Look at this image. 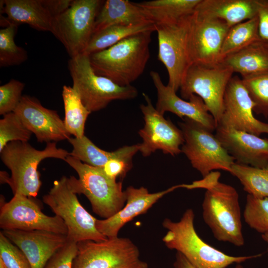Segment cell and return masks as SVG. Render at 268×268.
<instances>
[{
    "instance_id": "6da1fadb",
    "label": "cell",
    "mask_w": 268,
    "mask_h": 268,
    "mask_svg": "<svg viewBox=\"0 0 268 268\" xmlns=\"http://www.w3.org/2000/svg\"><path fill=\"white\" fill-rule=\"evenodd\" d=\"M153 32L138 33L89 55L94 72L120 86L130 85L142 74L150 58Z\"/></svg>"
},
{
    "instance_id": "7a4b0ae2",
    "label": "cell",
    "mask_w": 268,
    "mask_h": 268,
    "mask_svg": "<svg viewBox=\"0 0 268 268\" xmlns=\"http://www.w3.org/2000/svg\"><path fill=\"white\" fill-rule=\"evenodd\" d=\"M220 173L212 172L205 188L202 217L214 238L241 247L244 244L239 194L232 186L219 181Z\"/></svg>"
},
{
    "instance_id": "3957f363",
    "label": "cell",
    "mask_w": 268,
    "mask_h": 268,
    "mask_svg": "<svg viewBox=\"0 0 268 268\" xmlns=\"http://www.w3.org/2000/svg\"><path fill=\"white\" fill-rule=\"evenodd\" d=\"M194 219L195 213L191 208L185 211L178 221L165 218L162 226L167 231L162 241L168 249L181 254L195 268H226L261 256H232L215 249L199 236Z\"/></svg>"
},
{
    "instance_id": "277c9868",
    "label": "cell",
    "mask_w": 268,
    "mask_h": 268,
    "mask_svg": "<svg viewBox=\"0 0 268 268\" xmlns=\"http://www.w3.org/2000/svg\"><path fill=\"white\" fill-rule=\"evenodd\" d=\"M69 154L66 149L58 148L55 142L47 143L43 150L35 148L28 142H10L0 151V157L11 176L4 175L1 183L8 184L13 195L36 198L42 185L38 170L39 163L49 158L65 161Z\"/></svg>"
},
{
    "instance_id": "5b68a950",
    "label": "cell",
    "mask_w": 268,
    "mask_h": 268,
    "mask_svg": "<svg viewBox=\"0 0 268 268\" xmlns=\"http://www.w3.org/2000/svg\"><path fill=\"white\" fill-rule=\"evenodd\" d=\"M66 161L77 173L78 178H68L76 194L84 195L90 201L93 211L103 219L116 214L125 205L126 195L122 183L108 177L101 168L93 167L68 155Z\"/></svg>"
},
{
    "instance_id": "8992f818",
    "label": "cell",
    "mask_w": 268,
    "mask_h": 268,
    "mask_svg": "<svg viewBox=\"0 0 268 268\" xmlns=\"http://www.w3.org/2000/svg\"><path fill=\"white\" fill-rule=\"evenodd\" d=\"M68 68L72 80V87L84 106L91 113L105 108L116 100L134 99L138 95L131 85L122 86L107 77L97 74L84 54L70 58Z\"/></svg>"
},
{
    "instance_id": "52a82bcc",
    "label": "cell",
    "mask_w": 268,
    "mask_h": 268,
    "mask_svg": "<svg viewBox=\"0 0 268 268\" xmlns=\"http://www.w3.org/2000/svg\"><path fill=\"white\" fill-rule=\"evenodd\" d=\"M76 195L69 184L68 178L63 176L54 181L49 193L43 196V201L55 215L63 220L67 228L69 240L77 243L106 239L96 228L97 219L83 207Z\"/></svg>"
},
{
    "instance_id": "ba28073f",
    "label": "cell",
    "mask_w": 268,
    "mask_h": 268,
    "mask_svg": "<svg viewBox=\"0 0 268 268\" xmlns=\"http://www.w3.org/2000/svg\"><path fill=\"white\" fill-rule=\"evenodd\" d=\"M233 71L221 63H193L187 68L180 87L182 97L189 100L192 95L201 97L217 124L224 109V97Z\"/></svg>"
},
{
    "instance_id": "9c48e42d",
    "label": "cell",
    "mask_w": 268,
    "mask_h": 268,
    "mask_svg": "<svg viewBox=\"0 0 268 268\" xmlns=\"http://www.w3.org/2000/svg\"><path fill=\"white\" fill-rule=\"evenodd\" d=\"M104 1L72 0L66 10L54 17L51 32L62 43L70 58L83 53Z\"/></svg>"
},
{
    "instance_id": "30bf717a",
    "label": "cell",
    "mask_w": 268,
    "mask_h": 268,
    "mask_svg": "<svg viewBox=\"0 0 268 268\" xmlns=\"http://www.w3.org/2000/svg\"><path fill=\"white\" fill-rule=\"evenodd\" d=\"M179 123L184 142L181 151L203 177L214 170L230 172L234 159L211 131L188 118Z\"/></svg>"
},
{
    "instance_id": "8fae6325",
    "label": "cell",
    "mask_w": 268,
    "mask_h": 268,
    "mask_svg": "<svg viewBox=\"0 0 268 268\" xmlns=\"http://www.w3.org/2000/svg\"><path fill=\"white\" fill-rule=\"evenodd\" d=\"M72 268H148L137 247L129 238L118 236L102 241L77 243Z\"/></svg>"
},
{
    "instance_id": "7c38bea8",
    "label": "cell",
    "mask_w": 268,
    "mask_h": 268,
    "mask_svg": "<svg viewBox=\"0 0 268 268\" xmlns=\"http://www.w3.org/2000/svg\"><path fill=\"white\" fill-rule=\"evenodd\" d=\"M193 14L176 23L155 25L158 42V59L167 70V85L176 92L180 89L190 66L188 42Z\"/></svg>"
},
{
    "instance_id": "4fadbf2b",
    "label": "cell",
    "mask_w": 268,
    "mask_h": 268,
    "mask_svg": "<svg viewBox=\"0 0 268 268\" xmlns=\"http://www.w3.org/2000/svg\"><path fill=\"white\" fill-rule=\"evenodd\" d=\"M35 198L16 194L8 202L1 197L0 227L4 230H45L64 235L67 228L63 220L44 213Z\"/></svg>"
},
{
    "instance_id": "5bb4252c",
    "label": "cell",
    "mask_w": 268,
    "mask_h": 268,
    "mask_svg": "<svg viewBox=\"0 0 268 268\" xmlns=\"http://www.w3.org/2000/svg\"><path fill=\"white\" fill-rule=\"evenodd\" d=\"M143 96L146 104H141L140 108L143 115L144 126L138 132L142 139L139 151L144 157L157 150L172 156L179 154L182 152L180 146L184 142L182 131L170 120L164 118L153 106L147 94L143 93Z\"/></svg>"
},
{
    "instance_id": "9a60e30c",
    "label": "cell",
    "mask_w": 268,
    "mask_h": 268,
    "mask_svg": "<svg viewBox=\"0 0 268 268\" xmlns=\"http://www.w3.org/2000/svg\"><path fill=\"white\" fill-rule=\"evenodd\" d=\"M230 28L220 20L200 16L194 12L188 36L190 65L220 63L222 46Z\"/></svg>"
},
{
    "instance_id": "2e32d148",
    "label": "cell",
    "mask_w": 268,
    "mask_h": 268,
    "mask_svg": "<svg viewBox=\"0 0 268 268\" xmlns=\"http://www.w3.org/2000/svg\"><path fill=\"white\" fill-rule=\"evenodd\" d=\"M72 0H2L0 22L17 26L27 24L41 31L51 32L55 16L66 10Z\"/></svg>"
},
{
    "instance_id": "e0dca14e",
    "label": "cell",
    "mask_w": 268,
    "mask_h": 268,
    "mask_svg": "<svg viewBox=\"0 0 268 268\" xmlns=\"http://www.w3.org/2000/svg\"><path fill=\"white\" fill-rule=\"evenodd\" d=\"M224 109L219 124L259 136L268 134V123L254 116L255 104L244 86L242 79L232 77L224 97Z\"/></svg>"
},
{
    "instance_id": "ac0fdd59",
    "label": "cell",
    "mask_w": 268,
    "mask_h": 268,
    "mask_svg": "<svg viewBox=\"0 0 268 268\" xmlns=\"http://www.w3.org/2000/svg\"><path fill=\"white\" fill-rule=\"evenodd\" d=\"M39 142H52L68 139L70 134L56 111L47 109L36 98L22 96L13 111Z\"/></svg>"
},
{
    "instance_id": "d6986e66",
    "label": "cell",
    "mask_w": 268,
    "mask_h": 268,
    "mask_svg": "<svg viewBox=\"0 0 268 268\" xmlns=\"http://www.w3.org/2000/svg\"><path fill=\"white\" fill-rule=\"evenodd\" d=\"M150 75L156 88L157 100L155 108L161 114L170 112L180 118H188L203 126L212 132L216 124L203 101L199 96L192 95L187 101L176 94L170 86L162 82L158 72L151 71Z\"/></svg>"
},
{
    "instance_id": "ffe728a7",
    "label": "cell",
    "mask_w": 268,
    "mask_h": 268,
    "mask_svg": "<svg viewBox=\"0 0 268 268\" xmlns=\"http://www.w3.org/2000/svg\"><path fill=\"white\" fill-rule=\"evenodd\" d=\"M215 136L237 163L257 168L268 166V139L217 125Z\"/></svg>"
},
{
    "instance_id": "44dd1931",
    "label": "cell",
    "mask_w": 268,
    "mask_h": 268,
    "mask_svg": "<svg viewBox=\"0 0 268 268\" xmlns=\"http://www.w3.org/2000/svg\"><path fill=\"white\" fill-rule=\"evenodd\" d=\"M1 232L23 252L32 268H45L51 257L68 240L67 235L45 230H4Z\"/></svg>"
},
{
    "instance_id": "7402d4cb",
    "label": "cell",
    "mask_w": 268,
    "mask_h": 268,
    "mask_svg": "<svg viewBox=\"0 0 268 268\" xmlns=\"http://www.w3.org/2000/svg\"><path fill=\"white\" fill-rule=\"evenodd\" d=\"M179 188V185L162 191L150 193L143 187L138 188L128 187L125 190L126 202L124 206L108 218L97 219L96 226L97 230L107 238L118 236L120 229L126 223L137 216L146 213L164 196Z\"/></svg>"
},
{
    "instance_id": "603a6c76",
    "label": "cell",
    "mask_w": 268,
    "mask_h": 268,
    "mask_svg": "<svg viewBox=\"0 0 268 268\" xmlns=\"http://www.w3.org/2000/svg\"><path fill=\"white\" fill-rule=\"evenodd\" d=\"M259 0H201L195 12L220 20L230 27L257 16Z\"/></svg>"
},
{
    "instance_id": "cb8c5ba5",
    "label": "cell",
    "mask_w": 268,
    "mask_h": 268,
    "mask_svg": "<svg viewBox=\"0 0 268 268\" xmlns=\"http://www.w3.org/2000/svg\"><path fill=\"white\" fill-rule=\"evenodd\" d=\"M149 23L153 22L136 3L127 0H107L104 1L96 17L93 34L114 25Z\"/></svg>"
},
{
    "instance_id": "d4e9b609",
    "label": "cell",
    "mask_w": 268,
    "mask_h": 268,
    "mask_svg": "<svg viewBox=\"0 0 268 268\" xmlns=\"http://www.w3.org/2000/svg\"><path fill=\"white\" fill-rule=\"evenodd\" d=\"M220 63L242 78L268 73V44L260 39L224 57Z\"/></svg>"
},
{
    "instance_id": "484cf974",
    "label": "cell",
    "mask_w": 268,
    "mask_h": 268,
    "mask_svg": "<svg viewBox=\"0 0 268 268\" xmlns=\"http://www.w3.org/2000/svg\"><path fill=\"white\" fill-rule=\"evenodd\" d=\"M68 142L72 146L69 155L82 162L93 167L102 168L110 160L124 158L132 160L133 157L139 151V144L124 146L108 152L100 149L85 135L81 137H70Z\"/></svg>"
},
{
    "instance_id": "4316f807",
    "label": "cell",
    "mask_w": 268,
    "mask_h": 268,
    "mask_svg": "<svg viewBox=\"0 0 268 268\" xmlns=\"http://www.w3.org/2000/svg\"><path fill=\"white\" fill-rule=\"evenodd\" d=\"M201 0H153L136 4L155 25L177 22L192 15Z\"/></svg>"
},
{
    "instance_id": "83f0119b",
    "label": "cell",
    "mask_w": 268,
    "mask_h": 268,
    "mask_svg": "<svg viewBox=\"0 0 268 268\" xmlns=\"http://www.w3.org/2000/svg\"><path fill=\"white\" fill-rule=\"evenodd\" d=\"M150 30L156 31L155 24L110 26L93 34L83 54L89 56L111 47L130 36Z\"/></svg>"
},
{
    "instance_id": "f1b7e54d",
    "label": "cell",
    "mask_w": 268,
    "mask_h": 268,
    "mask_svg": "<svg viewBox=\"0 0 268 268\" xmlns=\"http://www.w3.org/2000/svg\"><path fill=\"white\" fill-rule=\"evenodd\" d=\"M62 97L65 109L64 122L66 130L74 137H81L84 135L85 123L91 112L84 106L72 87L64 85Z\"/></svg>"
},
{
    "instance_id": "f546056e",
    "label": "cell",
    "mask_w": 268,
    "mask_h": 268,
    "mask_svg": "<svg viewBox=\"0 0 268 268\" xmlns=\"http://www.w3.org/2000/svg\"><path fill=\"white\" fill-rule=\"evenodd\" d=\"M260 39L257 16L231 27L223 43L221 61Z\"/></svg>"
},
{
    "instance_id": "4dcf8cb0",
    "label": "cell",
    "mask_w": 268,
    "mask_h": 268,
    "mask_svg": "<svg viewBox=\"0 0 268 268\" xmlns=\"http://www.w3.org/2000/svg\"><path fill=\"white\" fill-rule=\"evenodd\" d=\"M230 173L239 180L248 194L258 198L268 197V166L257 168L235 162Z\"/></svg>"
},
{
    "instance_id": "1f68e13d",
    "label": "cell",
    "mask_w": 268,
    "mask_h": 268,
    "mask_svg": "<svg viewBox=\"0 0 268 268\" xmlns=\"http://www.w3.org/2000/svg\"><path fill=\"white\" fill-rule=\"evenodd\" d=\"M17 25L8 23L0 30V67L18 66L28 59L25 49L17 46L14 41Z\"/></svg>"
},
{
    "instance_id": "d6a6232c",
    "label": "cell",
    "mask_w": 268,
    "mask_h": 268,
    "mask_svg": "<svg viewBox=\"0 0 268 268\" xmlns=\"http://www.w3.org/2000/svg\"><path fill=\"white\" fill-rule=\"evenodd\" d=\"M243 217L251 228L262 234L268 233V197L258 198L248 194Z\"/></svg>"
},
{
    "instance_id": "836d02e7",
    "label": "cell",
    "mask_w": 268,
    "mask_h": 268,
    "mask_svg": "<svg viewBox=\"0 0 268 268\" xmlns=\"http://www.w3.org/2000/svg\"><path fill=\"white\" fill-rule=\"evenodd\" d=\"M0 120V151L10 142H28L32 133L14 112L7 113Z\"/></svg>"
},
{
    "instance_id": "e575fe53",
    "label": "cell",
    "mask_w": 268,
    "mask_h": 268,
    "mask_svg": "<svg viewBox=\"0 0 268 268\" xmlns=\"http://www.w3.org/2000/svg\"><path fill=\"white\" fill-rule=\"evenodd\" d=\"M242 81L255 104L254 111L268 117V73L242 78Z\"/></svg>"
},
{
    "instance_id": "d590c367",
    "label": "cell",
    "mask_w": 268,
    "mask_h": 268,
    "mask_svg": "<svg viewBox=\"0 0 268 268\" xmlns=\"http://www.w3.org/2000/svg\"><path fill=\"white\" fill-rule=\"evenodd\" d=\"M0 260L6 268H32L23 252L0 233Z\"/></svg>"
},
{
    "instance_id": "8d00e7d4",
    "label": "cell",
    "mask_w": 268,
    "mask_h": 268,
    "mask_svg": "<svg viewBox=\"0 0 268 268\" xmlns=\"http://www.w3.org/2000/svg\"><path fill=\"white\" fill-rule=\"evenodd\" d=\"M25 84L16 79H11L0 86V115L13 112L19 104Z\"/></svg>"
},
{
    "instance_id": "74e56055",
    "label": "cell",
    "mask_w": 268,
    "mask_h": 268,
    "mask_svg": "<svg viewBox=\"0 0 268 268\" xmlns=\"http://www.w3.org/2000/svg\"><path fill=\"white\" fill-rule=\"evenodd\" d=\"M77 253V243L68 240L66 244L49 260L45 268H72Z\"/></svg>"
},
{
    "instance_id": "f35d334b",
    "label": "cell",
    "mask_w": 268,
    "mask_h": 268,
    "mask_svg": "<svg viewBox=\"0 0 268 268\" xmlns=\"http://www.w3.org/2000/svg\"><path fill=\"white\" fill-rule=\"evenodd\" d=\"M132 167L131 159L114 158L108 161L101 168L108 177L116 180L117 178H124Z\"/></svg>"
},
{
    "instance_id": "ab89813d",
    "label": "cell",
    "mask_w": 268,
    "mask_h": 268,
    "mask_svg": "<svg viewBox=\"0 0 268 268\" xmlns=\"http://www.w3.org/2000/svg\"><path fill=\"white\" fill-rule=\"evenodd\" d=\"M257 17L259 37L268 44V0H259Z\"/></svg>"
},
{
    "instance_id": "60d3db41",
    "label": "cell",
    "mask_w": 268,
    "mask_h": 268,
    "mask_svg": "<svg viewBox=\"0 0 268 268\" xmlns=\"http://www.w3.org/2000/svg\"><path fill=\"white\" fill-rule=\"evenodd\" d=\"M174 268H195L180 253L177 252L173 264ZM234 268H244L241 264H237Z\"/></svg>"
},
{
    "instance_id": "b9f144b4",
    "label": "cell",
    "mask_w": 268,
    "mask_h": 268,
    "mask_svg": "<svg viewBox=\"0 0 268 268\" xmlns=\"http://www.w3.org/2000/svg\"><path fill=\"white\" fill-rule=\"evenodd\" d=\"M262 238L268 244V233L262 234ZM267 252L268 255V247Z\"/></svg>"
},
{
    "instance_id": "7bdbcfd3",
    "label": "cell",
    "mask_w": 268,
    "mask_h": 268,
    "mask_svg": "<svg viewBox=\"0 0 268 268\" xmlns=\"http://www.w3.org/2000/svg\"><path fill=\"white\" fill-rule=\"evenodd\" d=\"M0 268H6L3 264L1 260H0Z\"/></svg>"
}]
</instances>
